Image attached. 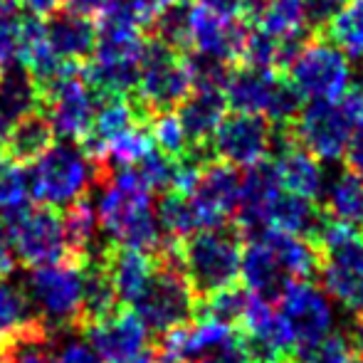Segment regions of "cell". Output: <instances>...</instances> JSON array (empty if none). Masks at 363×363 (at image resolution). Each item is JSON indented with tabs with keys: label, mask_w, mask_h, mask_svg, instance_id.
I'll return each instance as SVG.
<instances>
[{
	"label": "cell",
	"mask_w": 363,
	"mask_h": 363,
	"mask_svg": "<svg viewBox=\"0 0 363 363\" xmlns=\"http://www.w3.org/2000/svg\"><path fill=\"white\" fill-rule=\"evenodd\" d=\"M96 188V220L114 247L139 250L146 255H161L168 247L151 201L153 191L136 166H111Z\"/></svg>",
	"instance_id": "1"
},
{
	"label": "cell",
	"mask_w": 363,
	"mask_h": 363,
	"mask_svg": "<svg viewBox=\"0 0 363 363\" xmlns=\"http://www.w3.org/2000/svg\"><path fill=\"white\" fill-rule=\"evenodd\" d=\"M28 168L33 198L55 211L69 208L72 203L86 198V193L99 186L109 171L99 161H94L77 141L52 144L43 158H38Z\"/></svg>",
	"instance_id": "2"
},
{
	"label": "cell",
	"mask_w": 363,
	"mask_h": 363,
	"mask_svg": "<svg viewBox=\"0 0 363 363\" xmlns=\"http://www.w3.org/2000/svg\"><path fill=\"white\" fill-rule=\"evenodd\" d=\"M363 126V89L351 86L339 101H309L289 126L294 144L319 158L336 163L346 158L354 134Z\"/></svg>",
	"instance_id": "3"
},
{
	"label": "cell",
	"mask_w": 363,
	"mask_h": 363,
	"mask_svg": "<svg viewBox=\"0 0 363 363\" xmlns=\"http://www.w3.org/2000/svg\"><path fill=\"white\" fill-rule=\"evenodd\" d=\"M314 240L321 287L363 321V233L356 225L326 218Z\"/></svg>",
	"instance_id": "4"
},
{
	"label": "cell",
	"mask_w": 363,
	"mask_h": 363,
	"mask_svg": "<svg viewBox=\"0 0 363 363\" xmlns=\"http://www.w3.org/2000/svg\"><path fill=\"white\" fill-rule=\"evenodd\" d=\"M178 262L201 299L235 287L242 262L240 230H230L225 225L201 230L178 245Z\"/></svg>",
	"instance_id": "5"
},
{
	"label": "cell",
	"mask_w": 363,
	"mask_h": 363,
	"mask_svg": "<svg viewBox=\"0 0 363 363\" xmlns=\"http://www.w3.org/2000/svg\"><path fill=\"white\" fill-rule=\"evenodd\" d=\"M198 296L178 262V245H168L156 257V272L134 301V314L144 321L148 331L171 334L173 329L188 324L196 316Z\"/></svg>",
	"instance_id": "6"
},
{
	"label": "cell",
	"mask_w": 363,
	"mask_h": 363,
	"mask_svg": "<svg viewBox=\"0 0 363 363\" xmlns=\"http://www.w3.org/2000/svg\"><path fill=\"white\" fill-rule=\"evenodd\" d=\"M25 291L43 326L72 329L84 319L86 264L77 259L30 269Z\"/></svg>",
	"instance_id": "7"
},
{
	"label": "cell",
	"mask_w": 363,
	"mask_h": 363,
	"mask_svg": "<svg viewBox=\"0 0 363 363\" xmlns=\"http://www.w3.org/2000/svg\"><path fill=\"white\" fill-rule=\"evenodd\" d=\"M134 91L136 96L131 99L146 119L176 111L193 91V72L188 55L178 52L158 40H148L144 60H141L139 84Z\"/></svg>",
	"instance_id": "8"
},
{
	"label": "cell",
	"mask_w": 363,
	"mask_h": 363,
	"mask_svg": "<svg viewBox=\"0 0 363 363\" xmlns=\"http://www.w3.org/2000/svg\"><path fill=\"white\" fill-rule=\"evenodd\" d=\"M3 235L13 247L15 259L25 262L30 269L72 257L65 218L55 208L28 206L18 213H10L5 216Z\"/></svg>",
	"instance_id": "9"
},
{
	"label": "cell",
	"mask_w": 363,
	"mask_h": 363,
	"mask_svg": "<svg viewBox=\"0 0 363 363\" xmlns=\"http://www.w3.org/2000/svg\"><path fill=\"white\" fill-rule=\"evenodd\" d=\"M289 82L306 101H339L354 86V67L329 40H309L289 65Z\"/></svg>",
	"instance_id": "10"
},
{
	"label": "cell",
	"mask_w": 363,
	"mask_h": 363,
	"mask_svg": "<svg viewBox=\"0 0 363 363\" xmlns=\"http://www.w3.org/2000/svg\"><path fill=\"white\" fill-rule=\"evenodd\" d=\"M99 91L84 79L82 67L69 69L52 84L40 89V109L52 124L55 134L65 141L82 144L94 121Z\"/></svg>",
	"instance_id": "11"
},
{
	"label": "cell",
	"mask_w": 363,
	"mask_h": 363,
	"mask_svg": "<svg viewBox=\"0 0 363 363\" xmlns=\"http://www.w3.org/2000/svg\"><path fill=\"white\" fill-rule=\"evenodd\" d=\"M274 306H277V314L294 349L324 339L336 329L334 299L326 294L324 287L314 284L311 279L291 282L274 299Z\"/></svg>",
	"instance_id": "12"
},
{
	"label": "cell",
	"mask_w": 363,
	"mask_h": 363,
	"mask_svg": "<svg viewBox=\"0 0 363 363\" xmlns=\"http://www.w3.org/2000/svg\"><path fill=\"white\" fill-rule=\"evenodd\" d=\"M211 151L218 161L235 168H252L264 163L274 151V126L264 116L255 114H228L211 139Z\"/></svg>",
	"instance_id": "13"
},
{
	"label": "cell",
	"mask_w": 363,
	"mask_h": 363,
	"mask_svg": "<svg viewBox=\"0 0 363 363\" xmlns=\"http://www.w3.org/2000/svg\"><path fill=\"white\" fill-rule=\"evenodd\" d=\"M247 25L240 18L213 13L203 5H191L188 15V50L198 57L216 60L230 65L242 57L245 40H247Z\"/></svg>",
	"instance_id": "14"
},
{
	"label": "cell",
	"mask_w": 363,
	"mask_h": 363,
	"mask_svg": "<svg viewBox=\"0 0 363 363\" xmlns=\"http://www.w3.org/2000/svg\"><path fill=\"white\" fill-rule=\"evenodd\" d=\"M148 334L151 331L134 311H111L104 319L86 324V341L104 363H121L144 354L151 349Z\"/></svg>",
	"instance_id": "15"
},
{
	"label": "cell",
	"mask_w": 363,
	"mask_h": 363,
	"mask_svg": "<svg viewBox=\"0 0 363 363\" xmlns=\"http://www.w3.org/2000/svg\"><path fill=\"white\" fill-rule=\"evenodd\" d=\"M240 183H242V176L230 163L213 161L203 166L196 188L188 196L196 203L198 213H201L203 223H206V230L220 228L230 216H235L240 198Z\"/></svg>",
	"instance_id": "16"
},
{
	"label": "cell",
	"mask_w": 363,
	"mask_h": 363,
	"mask_svg": "<svg viewBox=\"0 0 363 363\" xmlns=\"http://www.w3.org/2000/svg\"><path fill=\"white\" fill-rule=\"evenodd\" d=\"M274 148H277V158H274L272 168L279 181V188L294 193V196L316 201L329 183L319 158H314L306 148L294 144L291 131L287 134V139H282V134L274 129Z\"/></svg>",
	"instance_id": "17"
},
{
	"label": "cell",
	"mask_w": 363,
	"mask_h": 363,
	"mask_svg": "<svg viewBox=\"0 0 363 363\" xmlns=\"http://www.w3.org/2000/svg\"><path fill=\"white\" fill-rule=\"evenodd\" d=\"M279 181L274 176L272 163H257V166L247 168L240 183V198L238 208H235V220H238V230L242 233H262L267 230L269 208H272L274 198L279 196Z\"/></svg>",
	"instance_id": "18"
},
{
	"label": "cell",
	"mask_w": 363,
	"mask_h": 363,
	"mask_svg": "<svg viewBox=\"0 0 363 363\" xmlns=\"http://www.w3.org/2000/svg\"><path fill=\"white\" fill-rule=\"evenodd\" d=\"M225 109H228L225 91L218 86H193L188 99L176 109L193 153L201 156L206 148H211L213 134H216L220 121L225 119Z\"/></svg>",
	"instance_id": "19"
},
{
	"label": "cell",
	"mask_w": 363,
	"mask_h": 363,
	"mask_svg": "<svg viewBox=\"0 0 363 363\" xmlns=\"http://www.w3.org/2000/svg\"><path fill=\"white\" fill-rule=\"evenodd\" d=\"M52 52L62 62L84 67L96 50V25L91 18L77 15L72 10H60L45 23Z\"/></svg>",
	"instance_id": "20"
},
{
	"label": "cell",
	"mask_w": 363,
	"mask_h": 363,
	"mask_svg": "<svg viewBox=\"0 0 363 363\" xmlns=\"http://www.w3.org/2000/svg\"><path fill=\"white\" fill-rule=\"evenodd\" d=\"M282 77L274 74V69H259V67H242L233 69L225 82V101L233 106L238 114H255L267 119V111L272 106L274 91L279 86Z\"/></svg>",
	"instance_id": "21"
},
{
	"label": "cell",
	"mask_w": 363,
	"mask_h": 363,
	"mask_svg": "<svg viewBox=\"0 0 363 363\" xmlns=\"http://www.w3.org/2000/svg\"><path fill=\"white\" fill-rule=\"evenodd\" d=\"M101 267H104L106 277H109L116 301L134 306V301L144 294L153 272H156V257L139 252V250L111 247L101 257Z\"/></svg>",
	"instance_id": "22"
},
{
	"label": "cell",
	"mask_w": 363,
	"mask_h": 363,
	"mask_svg": "<svg viewBox=\"0 0 363 363\" xmlns=\"http://www.w3.org/2000/svg\"><path fill=\"white\" fill-rule=\"evenodd\" d=\"M0 144H3L5 153L10 156V161L25 168L33 166L38 158H43L52 148L55 129L48 116H45V111L35 109L30 114H25L23 119L15 121Z\"/></svg>",
	"instance_id": "23"
},
{
	"label": "cell",
	"mask_w": 363,
	"mask_h": 363,
	"mask_svg": "<svg viewBox=\"0 0 363 363\" xmlns=\"http://www.w3.org/2000/svg\"><path fill=\"white\" fill-rule=\"evenodd\" d=\"M324 213L316 206V201L294 196V193L279 191L269 208L267 230H279V233L296 235V238H316L324 225Z\"/></svg>",
	"instance_id": "24"
},
{
	"label": "cell",
	"mask_w": 363,
	"mask_h": 363,
	"mask_svg": "<svg viewBox=\"0 0 363 363\" xmlns=\"http://www.w3.org/2000/svg\"><path fill=\"white\" fill-rule=\"evenodd\" d=\"M40 109V86L25 67L15 65L0 79V141L25 114Z\"/></svg>",
	"instance_id": "25"
},
{
	"label": "cell",
	"mask_w": 363,
	"mask_h": 363,
	"mask_svg": "<svg viewBox=\"0 0 363 363\" xmlns=\"http://www.w3.org/2000/svg\"><path fill=\"white\" fill-rule=\"evenodd\" d=\"M156 218L158 225H161L163 238L173 245L186 242L188 238L206 230V223H203L201 213H198L196 203L191 201V196L178 191L163 193V198L156 206Z\"/></svg>",
	"instance_id": "26"
},
{
	"label": "cell",
	"mask_w": 363,
	"mask_h": 363,
	"mask_svg": "<svg viewBox=\"0 0 363 363\" xmlns=\"http://www.w3.org/2000/svg\"><path fill=\"white\" fill-rule=\"evenodd\" d=\"M329 218L349 225H363V173L346 171L326 183L324 191Z\"/></svg>",
	"instance_id": "27"
},
{
	"label": "cell",
	"mask_w": 363,
	"mask_h": 363,
	"mask_svg": "<svg viewBox=\"0 0 363 363\" xmlns=\"http://www.w3.org/2000/svg\"><path fill=\"white\" fill-rule=\"evenodd\" d=\"M33 326H40V319L35 316L25 287L10 282L8 277L0 279V336L13 339Z\"/></svg>",
	"instance_id": "28"
},
{
	"label": "cell",
	"mask_w": 363,
	"mask_h": 363,
	"mask_svg": "<svg viewBox=\"0 0 363 363\" xmlns=\"http://www.w3.org/2000/svg\"><path fill=\"white\" fill-rule=\"evenodd\" d=\"M250 301H252V294L245 287L235 284V287L216 291V294L198 301L196 316H203V319H211V321H218V324L238 329V326H242L245 316H247Z\"/></svg>",
	"instance_id": "29"
},
{
	"label": "cell",
	"mask_w": 363,
	"mask_h": 363,
	"mask_svg": "<svg viewBox=\"0 0 363 363\" xmlns=\"http://www.w3.org/2000/svg\"><path fill=\"white\" fill-rule=\"evenodd\" d=\"M326 38L349 60H363V0H349V5L326 25Z\"/></svg>",
	"instance_id": "30"
},
{
	"label": "cell",
	"mask_w": 363,
	"mask_h": 363,
	"mask_svg": "<svg viewBox=\"0 0 363 363\" xmlns=\"http://www.w3.org/2000/svg\"><path fill=\"white\" fill-rule=\"evenodd\" d=\"M257 28L277 40L306 35V18L301 0H267L262 13L257 15Z\"/></svg>",
	"instance_id": "31"
},
{
	"label": "cell",
	"mask_w": 363,
	"mask_h": 363,
	"mask_svg": "<svg viewBox=\"0 0 363 363\" xmlns=\"http://www.w3.org/2000/svg\"><path fill=\"white\" fill-rule=\"evenodd\" d=\"M65 230H67V242L74 257H91L96 247V233H99V220L96 211L86 198L65 208Z\"/></svg>",
	"instance_id": "32"
},
{
	"label": "cell",
	"mask_w": 363,
	"mask_h": 363,
	"mask_svg": "<svg viewBox=\"0 0 363 363\" xmlns=\"http://www.w3.org/2000/svg\"><path fill=\"white\" fill-rule=\"evenodd\" d=\"M356 351L354 334L344 329H334L324 339L311 341L306 346H296L289 354L291 363H351Z\"/></svg>",
	"instance_id": "33"
},
{
	"label": "cell",
	"mask_w": 363,
	"mask_h": 363,
	"mask_svg": "<svg viewBox=\"0 0 363 363\" xmlns=\"http://www.w3.org/2000/svg\"><path fill=\"white\" fill-rule=\"evenodd\" d=\"M3 363H57L55 361V344L48 334V326H33L23 334L13 336L5 344Z\"/></svg>",
	"instance_id": "34"
},
{
	"label": "cell",
	"mask_w": 363,
	"mask_h": 363,
	"mask_svg": "<svg viewBox=\"0 0 363 363\" xmlns=\"http://www.w3.org/2000/svg\"><path fill=\"white\" fill-rule=\"evenodd\" d=\"M116 294L109 284L101 262L86 264V291H84V319L86 324L96 319H104L116 309Z\"/></svg>",
	"instance_id": "35"
},
{
	"label": "cell",
	"mask_w": 363,
	"mask_h": 363,
	"mask_svg": "<svg viewBox=\"0 0 363 363\" xmlns=\"http://www.w3.org/2000/svg\"><path fill=\"white\" fill-rule=\"evenodd\" d=\"M148 131H151L153 146H156L161 153H166V156L183 158V156H188V153H193L191 141H188V134H186V129H183V124H181V119H178L176 111L153 116Z\"/></svg>",
	"instance_id": "36"
},
{
	"label": "cell",
	"mask_w": 363,
	"mask_h": 363,
	"mask_svg": "<svg viewBox=\"0 0 363 363\" xmlns=\"http://www.w3.org/2000/svg\"><path fill=\"white\" fill-rule=\"evenodd\" d=\"M55 361L57 363H104L101 356L91 349V344L79 336H65L55 344Z\"/></svg>",
	"instance_id": "37"
},
{
	"label": "cell",
	"mask_w": 363,
	"mask_h": 363,
	"mask_svg": "<svg viewBox=\"0 0 363 363\" xmlns=\"http://www.w3.org/2000/svg\"><path fill=\"white\" fill-rule=\"evenodd\" d=\"M346 5L349 0H301L306 28H326Z\"/></svg>",
	"instance_id": "38"
},
{
	"label": "cell",
	"mask_w": 363,
	"mask_h": 363,
	"mask_svg": "<svg viewBox=\"0 0 363 363\" xmlns=\"http://www.w3.org/2000/svg\"><path fill=\"white\" fill-rule=\"evenodd\" d=\"M18 5L25 10V15L48 20V18H52L55 13L62 10L65 0H18Z\"/></svg>",
	"instance_id": "39"
},
{
	"label": "cell",
	"mask_w": 363,
	"mask_h": 363,
	"mask_svg": "<svg viewBox=\"0 0 363 363\" xmlns=\"http://www.w3.org/2000/svg\"><path fill=\"white\" fill-rule=\"evenodd\" d=\"M198 5L228 18H240L245 13V0H198Z\"/></svg>",
	"instance_id": "40"
},
{
	"label": "cell",
	"mask_w": 363,
	"mask_h": 363,
	"mask_svg": "<svg viewBox=\"0 0 363 363\" xmlns=\"http://www.w3.org/2000/svg\"><path fill=\"white\" fill-rule=\"evenodd\" d=\"M67 10H72L77 15H84V18H91V15H99L104 10L106 0H65Z\"/></svg>",
	"instance_id": "41"
},
{
	"label": "cell",
	"mask_w": 363,
	"mask_h": 363,
	"mask_svg": "<svg viewBox=\"0 0 363 363\" xmlns=\"http://www.w3.org/2000/svg\"><path fill=\"white\" fill-rule=\"evenodd\" d=\"M13 269H15V252H13V247H10L8 238L0 233V279L10 277Z\"/></svg>",
	"instance_id": "42"
},
{
	"label": "cell",
	"mask_w": 363,
	"mask_h": 363,
	"mask_svg": "<svg viewBox=\"0 0 363 363\" xmlns=\"http://www.w3.org/2000/svg\"><path fill=\"white\" fill-rule=\"evenodd\" d=\"M10 166H15L13 161H10V156L5 153V148H3V144H0V178H3V173L8 171Z\"/></svg>",
	"instance_id": "43"
},
{
	"label": "cell",
	"mask_w": 363,
	"mask_h": 363,
	"mask_svg": "<svg viewBox=\"0 0 363 363\" xmlns=\"http://www.w3.org/2000/svg\"><path fill=\"white\" fill-rule=\"evenodd\" d=\"M354 86L363 89V60H359V67L354 69Z\"/></svg>",
	"instance_id": "44"
},
{
	"label": "cell",
	"mask_w": 363,
	"mask_h": 363,
	"mask_svg": "<svg viewBox=\"0 0 363 363\" xmlns=\"http://www.w3.org/2000/svg\"><path fill=\"white\" fill-rule=\"evenodd\" d=\"M354 339H356V349H359L361 356H363V321H359V326H356Z\"/></svg>",
	"instance_id": "45"
},
{
	"label": "cell",
	"mask_w": 363,
	"mask_h": 363,
	"mask_svg": "<svg viewBox=\"0 0 363 363\" xmlns=\"http://www.w3.org/2000/svg\"><path fill=\"white\" fill-rule=\"evenodd\" d=\"M351 363H363V356H354V359H351Z\"/></svg>",
	"instance_id": "46"
},
{
	"label": "cell",
	"mask_w": 363,
	"mask_h": 363,
	"mask_svg": "<svg viewBox=\"0 0 363 363\" xmlns=\"http://www.w3.org/2000/svg\"><path fill=\"white\" fill-rule=\"evenodd\" d=\"M0 79H3V69H0Z\"/></svg>",
	"instance_id": "47"
},
{
	"label": "cell",
	"mask_w": 363,
	"mask_h": 363,
	"mask_svg": "<svg viewBox=\"0 0 363 363\" xmlns=\"http://www.w3.org/2000/svg\"><path fill=\"white\" fill-rule=\"evenodd\" d=\"M269 363H279V361H269Z\"/></svg>",
	"instance_id": "48"
},
{
	"label": "cell",
	"mask_w": 363,
	"mask_h": 363,
	"mask_svg": "<svg viewBox=\"0 0 363 363\" xmlns=\"http://www.w3.org/2000/svg\"><path fill=\"white\" fill-rule=\"evenodd\" d=\"M0 363H3V361H0Z\"/></svg>",
	"instance_id": "49"
}]
</instances>
